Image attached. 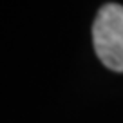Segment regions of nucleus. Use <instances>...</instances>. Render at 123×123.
Returning a JSON list of instances; mask_svg holds the SVG:
<instances>
[{"label":"nucleus","mask_w":123,"mask_h":123,"mask_svg":"<svg viewBox=\"0 0 123 123\" xmlns=\"http://www.w3.org/2000/svg\"><path fill=\"white\" fill-rule=\"evenodd\" d=\"M92 43L107 69L123 73V6L105 4L92 24Z\"/></svg>","instance_id":"obj_1"}]
</instances>
